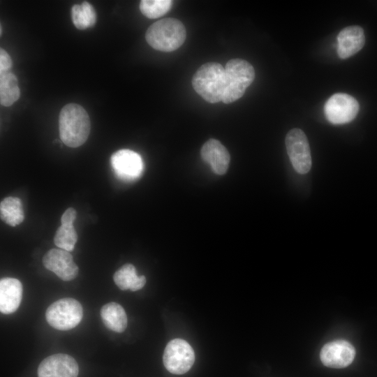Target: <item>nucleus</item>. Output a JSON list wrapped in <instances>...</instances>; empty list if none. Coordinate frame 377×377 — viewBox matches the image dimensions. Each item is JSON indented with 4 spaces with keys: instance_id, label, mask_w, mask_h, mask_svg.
<instances>
[{
    "instance_id": "f257e3e1",
    "label": "nucleus",
    "mask_w": 377,
    "mask_h": 377,
    "mask_svg": "<svg viewBox=\"0 0 377 377\" xmlns=\"http://www.w3.org/2000/svg\"><path fill=\"white\" fill-rule=\"evenodd\" d=\"M91 130L87 111L76 103H68L61 110L59 117V136L68 147L75 148L87 140Z\"/></svg>"
},
{
    "instance_id": "f03ea898",
    "label": "nucleus",
    "mask_w": 377,
    "mask_h": 377,
    "mask_svg": "<svg viewBox=\"0 0 377 377\" xmlns=\"http://www.w3.org/2000/svg\"><path fill=\"white\" fill-rule=\"evenodd\" d=\"M186 36V29L181 21L165 18L155 22L148 28L145 38L154 49L172 52L184 43Z\"/></svg>"
},
{
    "instance_id": "7ed1b4c3",
    "label": "nucleus",
    "mask_w": 377,
    "mask_h": 377,
    "mask_svg": "<svg viewBox=\"0 0 377 377\" xmlns=\"http://www.w3.org/2000/svg\"><path fill=\"white\" fill-rule=\"evenodd\" d=\"M195 91L212 103L222 101L225 90V68L216 62L202 65L192 78Z\"/></svg>"
},
{
    "instance_id": "20e7f679",
    "label": "nucleus",
    "mask_w": 377,
    "mask_h": 377,
    "mask_svg": "<svg viewBox=\"0 0 377 377\" xmlns=\"http://www.w3.org/2000/svg\"><path fill=\"white\" fill-rule=\"evenodd\" d=\"M224 103L240 98L255 78V71L251 64L242 59L229 60L225 66Z\"/></svg>"
},
{
    "instance_id": "39448f33",
    "label": "nucleus",
    "mask_w": 377,
    "mask_h": 377,
    "mask_svg": "<svg viewBox=\"0 0 377 377\" xmlns=\"http://www.w3.org/2000/svg\"><path fill=\"white\" fill-rule=\"evenodd\" d=\"M45 318L47 323L57 330H71L80 323L82 318V307L75 299L63 298L48 306Z\"/></svg>"
},
{
    "instance_id": "423d86ee",
    "label": "nucleus",
    "mask_w": 377,
    "mask_h": 377,
    "mask_svg": "<svg viewBox=\"0 0 377 377\" xmlns=\"http://www.w3.org/2000/svg\"><path fill=\"white\" fill-rule=\"evenodd\" d=\"M165 369L173 374H183L189 371L195 361L194 350L182 339H175L167 344L163 356Z\"/></svg>"
},
{
    "instance_id": "0eeeda50",
    "label": "nucleus",
    "mask_w": 377,
    "mask_h": 377,
    "mask_svg": "<svg viewBox=\"0 0 377 377\" xmlns=\"http://www.w3.org/2000/svg\"><path fill=\"white\" fill-rule=\"evenodd\" d=\"M286 147L290 162L300 174L307 173L311 167L309 144L305 133L299 128L290 130L286 135Z\"/></svg>"
},
{
    "instance_id": "6e6552de",
    "label": "nucleus",
    "mask_w": 377,
    "mask_h": 377,
    "mask_svg": "<svg viewBox=\"0 0 377 377\" xmlns=\"http://www.w3.org/2000/svg\"><path fill=\"white\" fill-rule=\"evenodd\" d=\"M359 108V103L354 97L344 93H337L325 103L324 113L330 123L343 124L353 121Z\"/></svg>"
},
{
    "instance_id": "1a4fd4ad",
    "label": "nucleus",
    "mask_w": 377,
    "mask_h": 377,
    "mask_svg": "<svg viewBox=\"0 0 377 377\" xmlns=\"http://www.w3.org/2000/svg\"><path fill=\"white\" fill-rule=\"evenodd\" d=\"M110 163L115 175L124 181H133L140 177L143 172L144 163L139 154L124 149L114 152Z\"/></svg>"
},
{
    "instance_id": "9d476101",
    "label": "nucleus",
    "mask_w": 377,
    "mask_h": 377,
    "mask_svg": "<svg viewBox=\"0 0 377 377\" xmlns=\"http://www.w3.org/2000/svg\"><path fill=\"white\" fill-rule=\"evenodd\" d=\"M355 353V349L350 342L338 339L328 342L322 347L320 359L327 367L341 369L353 362Z\"/></svg>"
},
{
    "instance_id": "9b49d317",
    "label": "nucleus",
    "mask_w": 377,
    "mask_h": 377,
    "mask_svg": "<svg viewBox=\"0 0 377 377\" xmlns=\"http://www.w3.org/2000/svg\"><path fill=\"white\" fill-rule=\"evenodd\" d=\"M46 269L54 272L65 281L74 279L78 274V267L70 252L61 249H52L43 258Z\"/></svg>"
},
{
    "instance_id": "f8f14e48",
    "label": "nucleus",
    "mask_w": 377,
    "mask_h": 377,
    "mask_svg": "<svg viewBox=\"0 0 377 377\" xmlns=\"http://www.w3.org/2000/svg\"><path fill=\"white\" fill-rule=\"evenodd\" d=\"M78 372V364L75 359L62 353L45 358L38 368V377H77Z\"/></svg>"
},
{
    "instance_id": "ddd939ff",
    "label": "nucleus",
    "mask_w": 377,
    "mask_h": 377,
    "mask_svg": "<svg viewBox=\"0 0 377 377\" xmlns=\"http://www.w3.org/2000/svg\"><path fill=\"white\" fill-rule=\"evenodd\" d=\"M200 155L212 170L218 175L226 172L230 163V154L227 149L217 140L209 139L202 147Z\"/></svg>"
},
{
    "instance_id": "4468645a",
    "label": "nucleus",
    "mask_w": 377,
    "mask_h": 377,
    "mask_svg": "<svg viewBox=\"0 0 377 377\" xmlns=\"http://www.w3.org/2000/svg\"><path fill=\"white\" fill-rule=\"evenodd\" d=\"M365 36L362 27L350 26L343 29L337 36V53L341 59H347L364 46Z\"/></svg>"
},
{
    "instance_id": "2eb2a0df",
    "label": "nucleus",
    "mask_w": 377,
    "mask_h": 377,
    "mask_svg": "<svg viewBox=\"0 0 377 377\" xmlns=\"http://www.w3.org/2000/svg\"><path fill=\"white\" fill-rule=\"evenodd\" d=\"M22 285L15 278H3L0 281V311L9 314L19 307L22 297Z\"/></svg>"
},
{
    "instance_id": "dca6fc26",
    "label": "nucleus",
    "mask_w": 377,
    "mask_h": 377,
    "mask_svg": "<svg viewBox=\"0 0 377 377\" xmlns=\"http://www.w3.org/2000/svg\"><path fill=\"white\" fill-rule=\"evenodd\" d=\"M76 214L75 209L68 208L61 216V224L57 230L54 237L55 245L59 249L68 252L74 249L77 240V235L73 226Z\"/></svg>"
},
{
    "instance_id": "f3484780",
    "label": "nucleus",
    "mask_w": 377,
    "mask_h": 377,
    "mask_svg": "<svg viewBox=\"0 0 377 377\" xmlns=\"http://www.w3.org/2000/svg\"><path fill=\"white\" fill-rule=\"evenodd\" d=\"M101 316L105 326L116 332H124L127 327V316L124 308L112 302L102 306Z\"/></svg>"
},
{
    "instance_id": "a211bd4d",
    "label": "nucleus",
    "mask_w": 377,
    "mask_h": 377,
    "mask_svg": "<svg viewBox=\"0 0 377 377\" xmlns=\"http://www.w3.org/2000/svg\"><path fill=\"white\" fill-rule=\"evenodd\" d=\"M115 284L122 290L130 289L136 291L144 287L145 276H138L133 265L128 263L120 267L113 276Z\"/></svg>"
},
{
    "instance_id": "6ab92c4d",
    "label": "nucleus",
    "mask_w": 377,
    "mask_h": 377,
    "mask_svg": "<svg viewBox=\"0 0 377 377\" xmlns=\"http://www.w3.org/2000/svg\"><path fill=\"white\" fill-rule=\"evenodd\" d=\"M20 90L17 79L11 71L0 73V103L5 107L12 105L18 100Z\"/></svg>"
},
{
    "instance_id": "aec40b11",
    "label": "nucleus",
    "mask_w": 377,
    "mask_h": 377,
    "mask_svg": "<svg viewBox=\"0 0 377 377\" xmlns=\"http://www.w3.org/2000/svg\"><path fill=\"white\" fill-rule=\"evenodd\" d=\"M1 219L8 225L15 227L24 219L22 204L16 197L5 198L0 204Z\"/></svg>"
},
{
    "instance_id": "412c9836",
    "label": "nucleus",
    "mask_w": 377,
    "mask_h": 377,
    "mask_svg": "<svg viewBox=\"0 0 377 377\" xmlns=\"http://www.w3.org/2000/svg\"><path fill=\"white\" fill-rule=\"evenodd\" d=\"M71 16L75 27L84 30L93 27L96 22V13L94 7L88 2L75 4L71 8Z\"/></svg>"
},
{
    "instance_id": "4be33fe9",
    "label": "nucleus",
    "mask_w": 377,
    "mask_h": 377,
    "mask_svg": "<svg viewBox=\"0 0 377 377\" xmlns=\"http://www.w3.org/2000/svg\"><path fill=\"white\" fill-rule=\"evenodd\" d=\"M172 5L170 0H142L140 3V10L145 17L156 19L165 14Z\"/></svg>"
},
{
    "instance_id": "5701e85b",
    "label": "nucleus",
    "mask_w": 377,
    "mask_h": 377,
    "mask_svg": "<svg viewBox=\"0 0 377 377\" xmlns=\"http://www.w3.org/2000/svg\"><path fill=\"white\" fill-rule=\"evenodd\" d=\"M12 66V60L8 53L3 48L0 49V73L9 71Z\"/></svg>"
}]
</instances>
